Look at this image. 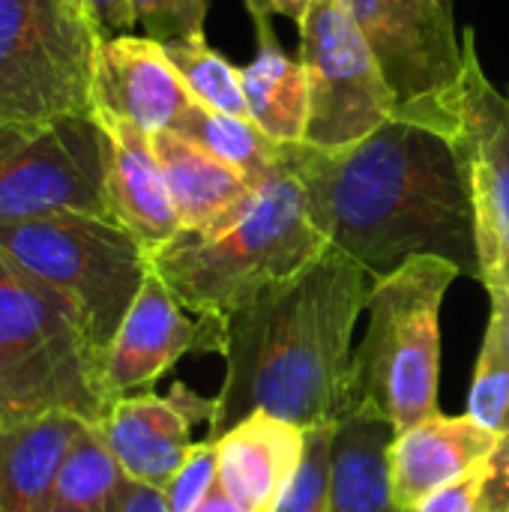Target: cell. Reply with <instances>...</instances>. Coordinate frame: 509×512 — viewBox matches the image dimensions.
Instances as JSON below:
<instances>
[{
    "label": "cell",
    "mask_w": 509,
    "mask_h": 512,
    "mask_svg": "<svg viewBox=\"0 0 509 512\" xmlns=\"http://www.w3.org/2000/svg\"><path fill=\"white\" fill-rule=\"evenodd\" d=\"M483 486H486V462L477 465L474 471H468L465 477L447 483L435 495H429L414 512H477L480 498H483Z\"/></svg>",
    "instance_id": "obj_29"
},
{
    "label": "cell",
    "mask_w": 509,
    "mask_h": 512,
    "mask_svg": "<svg viewBox=\"0 0 509 512\" xmlns=\"http://www.w3.org/2000/svg\"><path fill=\"white\" fill-rule=\"evenodd\" d=\"M312 0H246V9L252 12V18H270V15H285L300 21V15L306 12Z\"/></svg>",
    "instance_id": "obj_32"
},
{
    "label": "cell",
    "mask_w": 509,
    "mask_h": 512,
    "mask_svg": "<svg viewBox=\"0 0 509 512\" xmlns=\"http://www.w3.org/2000/svg\"><path fill=\"white\" fill-rule=\"evenodd\" d=\"M327 243L381 279L411 258H444L480 282L477 204L462 135L390 117L342 150L282 147Z\"/></svg>",
    "instance_id": "obj_1"
},
{
    "label": "cell",
    "mask_w": 509,
    "mask_h": 512,
    "mask_svg": "<svg viewBox=\"0 0 509 512\" xmlns=\"http://www.w3.org/2000/svg\"><path fill=\"white\" fill-rule=\"evenodd\" d=\"M297 24L309 84L306 147L342 150L396 117L387 78L342 0H312Z\"/></svg>",
    "instance_id": "obj_10"
},
{
    "label": "cell",
    "mask_w": 509,
    "mask_h": 512,
    "mask_svg": "<svg viewBox=\"0 0 509 512\" xmlns=\"http://www.w3.org/2000/svg\"><path fill=\"white\" fill-rule=\"evenodd\" d=\"M375 279L345 252L327 249L297 276L270 285L225 318V381L207 438L273 414L300 429L351 411L354 327Z\"/></svg>",
    "instance_id": "obj_2"
},
{
    "label": "cell",
    "mask_w": 509,
    "mask_h": 512,
    "mask_svg": "<svg viewBox=\"0 0 509 512\" xmlns=\"http://www.w3.org/2000/svg\"><path fill=\"white\" fill-rule=\"evenodd\" d=\"M210 0H132L135 24L159 42L204 33Z\"/></svg>",
    "instance_id": "obj_28"
},
{
    "label": "cell",
    "mask_w": 509,
    "mask_h": 512,
    "mask_svg": "<svg viewBox=\"0 0 509 512\" xmlns=\"http://www.w3.org/2000/svg\"><path fill=\"white\" fill-rule=\"evenodd\" d=\"M306 450V429L273 414H249L216 438L219 489L249 512H270Z\"/></svg>",
    "instance_id": "obj_17"
},
{
    "label": "cell",
    "mask_w": 509,
    "mask_h": 512,
    "mask_svg": "<svg viewBox=\"0 0 509 512\" xmlns=\"http://www.w3.org/2000/svg\"><path fill=\"white\" fill-rule=\"evenodd\" d=\"M90 426L78 417H0V512H42L54 480L78 438Z\"/></svg>",
    "instance_id": "obj_19"
},
{
    "label": "cell",
    "mask_w": 509,
    "mask_h": 512,
    "mask_svg": "<svg viewBox=\"0 0 509 512\" xmlns=\"http://www.w3.org/2000/svg\"><path fill=\"white\" fill-rule=\"evenodd\" d=\"M99 36L78 0H0V123L90 114Z\"/></svg>",
    "instance_id": "obj_7"
},
{
    "label": "cell",
    "mask_w": 509,
    "mask_h": 512,
    "mask_svg": "<svg viewBox=\"0 0 509 512\" xmlns=\"http://www.w3.org/2000/svg\"><path fill=\"white\" fill-rule=\"evenodd\" d=\"M120 512H168V504H165V495L159 489H150V486L129 480L126 492H123Z\"/></svg>",
    "instance_id": "obj_31"
},
{
    "label": "cell",
    "mask_w": 509,
    "mask_h": 512,
    "mask_svg": "<svg viewBox=\"0 0 509 512\" xmlns=\"http://www.w3.org/2000/svg\"><path fill=\"white\" fill-rule=\"evenodd\" d=\"M459 276L444 258H411L372 285L369 324L354 348L351 408H375L396 435L441 414V306Z\"/></svg>",
    "instance_id": "obj_5"
},
{
    "label": "cell",
    "mask_w": 509,
    "mask_h": 512,
    "mask_svg": "<svg viewBox=\"0 0 509 512\" xmlns=\"http://www.w3.org/2000/svg\"><path fill=\"white\" fill-rule=\"evenodd\" d=\"M216 402L174 384L168 396L135 393L114 399L105 420L96 426L105 447L117 459L126 480L165 489L192 450V429L213 423Z\"/></svg>",
    "instance_id": "obj_13"
},
{
    "label": "cell",
    "mask_w": 509,
    "mask_h": 512,
    "mask_svg": "<svg viewBox=\"0 0 509 512\" xmlns=\"http://www.w3.org/2000/svg\"><path fill=\"white\" fill-rule=\"evenodd\" d=\"M393 441V423L369 405H354L336 420L327 512H399L390 486Z\"/></svg>",
    "instance_id": "obj_18"
},
{
    "label": "cell",
    "mask_w": 509,
    "mask_h": 512,
    "mask_svg": "<svg viewBox=\"0 0 509 512\" xmlns=\"http://www.w3.org/2000/svg\"><path fill=\"white\" fill-rule=\"evenodd\" d=\"M162 45H165V54L174 63L183 87L189 90L192 102H201L222 114L249 117L240 69L228 57H222L216 48H210L204 33L168 39Z\"/></svg>",
    "instance_id": "obj_24"
},
{
    "label": "cell",
    "mask_w": 509,
    "mask_h": 512,
    "mask_svg": "<svg viewBox=\"0 0 509 512\" xmlns=\"http://www.w3.org/2000/svg\"><path fill=\"white\" fill-rule=\"evenodd\" d=\"M0 252L54 294L105 357L147 273V249L114 219L57 213L0 225Z\"/></svg>",
    "instance_id": "obj_6"
},
{
    "label": "cell",
    "mask_w": 509,
    "mask_h": 512,
    "mask_svg": "<svg viewBox=\"0 0 509 512\" xmlns=\"http://www.w3.org/2000/svg\"><path fill=\"white\" fill-rule=\"evenodd\" d=\"M327 249V237L309 216L303 186L282 159L222 222L207 231H180L153 252L150 270L186 312L225 321L270 285L297 276Z\"/></svg>",
    "instance_id": "obj_3"
},
{
    "label": "cell",
    "mask_w": 509,
    "mask_h": 512,
    "mask_svg": "<svg viewBox=\"0 0 509 512\" xmlns=\"http://www.w3.org/2000/svg\"><path fill=\"white\" fill-rule=\"evenodd\" d=\"M258 51L240 69L249 120L276 144H303L309 120V84L300 60H291L273 36L270 18H252Z\"/></svg>",
    "instance_id": "obj_21"
},
{
    "label": "cell",
    "mask_w": 509,
    "mask_h": 512,
    "mask_svg": "<svg viewBox=\"0 0 509 512\" xmlns=\"http://www.w3.org/2000/svg\"><path fill=\"white\" fill-rule=\"evenodd\" d=\"M462 36L465 78L459 135L474 180L480 285L509 294V93L483 72L474 27H465Z\"/></svg>",
    "instance_id": "obj_11"
},
{
    "label": "cell",
    "mask_w": 509,
    "mask_h": 512,
    "mask_svg": "<svg viewBox=\"0 0 509 512\" xmlns=\"http://www.w3.org/2000/svg\"><path fill=\"white\" fill-rule=\"evenodd\" d=\"M501 435L474 417L435 414L396 435L390 447V486L399 512H414L429 495L483 465Z\"/></svg>",
    "instance_id": "obj_16"
},
{
    "label": "cell",
    "mask_w": 509,
    "mask_h": 512,
    "mask_svg": "<svg viewBox=\"0 0 509 512\" xmlns=\"http://www.w3.org/2000/svg\"><path fill=\"white\" fill-rule=\"evenodd\" d=\"M192 512H249L243 504H237L228 492H222L219 489V483H216V489L204 498V504L201 507H195Z\"/></svg>",
    "instance_id": "obj_33"
},
{
    "label": "cell",
    "mask_w": 509,
    "mask_h": 512,
    "mask_svg": "<svg viewBox=\"0 0 509 512\" xmlns=\"http://www.w3.org/2000/svg\"><path fill=\"white\" fill-rule=\"evenodd\" d=\"M111 405L105 357L84 327L0 252V417L66 414L99 426Z\"/></svg>",
    "instance_id": "obj_4"
},
{
    "label": "cell",
    "mask_w": 509,
    "mask_h": 512,
    "mask_svg": "<svg viewBox=\"0 0 509 512\" xmlns=\"http://www.w3.org/2000/svg\"><path fill=\"white\" fill-rule=\"evenodd\" d=\"M90 21L96 24V30L102 36H114V33H129L135 27V12H132V0H78Z\"/></svg>",
    "instance_id": "obj_30"
},
{
    "label": "cell",
    "mask_w": 509,
    "mask_h": 512,
    "mask_svg": "<svg viewBox=\"0 0 509 512\" xmlns=\"http://www.w3.org/2000/svg\"><path fill=\"white\" fill-rule=\"evenodd\" d=\"M372 48L396 117L462 132L465 36L450 0H342Z\"/></svg>",
    "instance_id": "obj_8"
},
{
    "label": "cell",
    "mask_w": 509,
    "mask_h": 512,
    "mask_svg": "<svg viewBox=\"0 0 509 512\" xmlns=\"http://www.w3.org/2000/svg\"><path fill=\"white\" fill-rule=\"evenodd\" d=\"M336 423L306 429V450L303 459L276 498L270 512H327L330 498V444H333Z\"/></svg>",
    "instance_id": "obj_26"
},
{
    "label": "cell",
    "mask_w": 509,
    "mask_h": 512,
    "mask_svg": "<svg viewBox=\"0 0 509 512\" xmlns=\"http://www.w3.org/2000/svg\"><path fill=\"white\" fill-rule=\"evenodd\" d=\"M222 348L225 321L186 312L150 270L105 351V387L111 399L150 393L186 354H222Z\"/></svg>",
    "instance_id": "obj_12"
},
{
    "label": "cell",
    "mask_w": 509,
    "mask_h": 512,
    "mask_svg": "<svg viewBox=\"0 0 509 512\" xmlns=\"http://www.w3.org/2000/svg\"><path fill=\"white\" fill-rule=\"evenodd\" d=\"M468 417L492 432H504L509 420V342L504 324L495 312H489V324L483 333V345L477 354L471 393H468Z\"/></svg>",
    "instance_id": "obj_25"
},
{
    "label": "cell",
    "mask_w": 509,
    "mask_h": 512,
    "mask_svg": "<svg viewBox=\"0 0 509 512\" xmlns=\"http://www.w3.org/2000/svg\"><path fill=\"white\" fill-rule=\"evenodd\" d=\"M150 138L180 219V231L213 228L255 189L246 174L174 129H162Z\"/></svg>",
    "instance_id": "obj_20"
},
{
    "label": "cell",
    "mask_w": 509,
    "mask_h": 512,
    "mask_svg": "<svg viewBox=\"0 0 509 512\" xmlns=\"http://www.w3.org/2000/svg\"><path fill=\"white\" fill-rule=\"evenodd\" d=\"M90 102L93 111L123 117L141 132L156 135L174 129L192 96L159 39L114 33L96 39Z\"/></svg>",
    "instance_id": "obj_14"
},
{
    "label": "cell",
    "mask_w": 509,
    "mask_h": 512,
    "mask_svg": "<svg viewBox=\"0 0 509 512\" xmlns=\"http://www.w3.org/2000/svg\"><path fill=\"white\" fill-rule=\"evenodd\" d=\"M126 474L96 426H84L54 480L42 512H120Z\"/></svg>",
    "instance_id": "obj_22"
},
{
    "label": "cell",
    "mask_w": 509,
    "mask_h": 512,
    "mask_svg": "<svg viewBox=\"0 0 509 512\" xmlns=\"http://www.w3.org/2000/svg\"><path fill=\"white\" fill-rule=\"evenodd\" d=\"M489 294V300H492V312L501 318V324H504V333H507V342H509V294L504 291H486ZM501 435H509V420H507V429L501 432Z\"/></svg>",
    "instance_id": "obj_34"
},
{
    "label": "cell",
    "mask_w": 509,
    "mask_h": 512,
    "mask_svg": "<svg viewBox=\"0 0 509 512\" xmlns=\"http://www.w3.org/2000/svg\"><path fill=\"white\" fill-rule=\"evenodd\" d=\"M219 483V459H216V441L204 438L195 441L186 453L180 471L171 477V483L162 489L168 512H192L204 504V498Z\"/></svg>",
    "instance_id": "obj_27"
},
{
    "label": "cell",
    "mask_w": 509,
    "mask_h": 512,
    "mask_svg": "<svg viewBox=\"0 0 509 512\" xmlns=\"http://www.w3.org/2000/svg\"><path fill=\"white\" fill-rule=\"evenodd\" d=\"M108 141L90 114L0 123V225L57 213L108 216Z\"/></svg>",
    "instance_id": "obj_9"
},
{
    "label": "cell",
    "mask_w": 509,
    "mask_h": 512,
    "mask_svg": "<svg viewBox=\"0 0 509 512\" xmlns=\"http://www.w3.org/2000/svg\"><path fill=\"white\" fill-rule=\"evenodd\" d=\"M174 132L186 135L198 147L210 150L252 183H261L282 165V144L267 138L249 117L213 111L201 102H189L177 117Z\"/></svg>",
    "instance_id": "obj_23"
},
{
    "label": "cell",
    "mask_w": 509,
    "mask_h": 512,
    "mask_svg": "<svg viewBox=\"0 0 509 512\" xmlns=\"http://www.w3.org/2000/svg\"><path fill=\"white\" fill-rule=\"evenodd\" d=\"M93 117L108 141V213L147 249V255H153L180 234V219L171 204V192L159 156L153 150V138L123 117L105 111H93Z\"/></svg>",
    "instance_id": "obj_15"
}]
</instances>
